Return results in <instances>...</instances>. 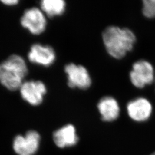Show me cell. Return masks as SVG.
I'll use <instances>...</instances> for the list:
<instances>
[{"label": "cell", "instance_id": "obj_1", "mask_svg": "<svg viewBox=\"0 0 155 155\" xmlns=\"http://www.w3.org/2000/svg\"><path fill=\"white\" fill-rule=\"evenodd\" d=\"M29 72L25 58L12 54L0 61V84L10 91H18Z\"/></svg>", "mask_w": 155, "mask_h": 155}, {"label": "cell", "instance_id": "obj_2", "mask_svg": "<svg viewBox=\"0 0 155 155\" xmlns=\"http://www.w3.org/2000/svg\"><path fill=\"white\" fill-rule=\"evenodd\" d=\"M102 39L106 50L115 59H121L133 49L136 38L127 28L109 26L102 33Z\"/></svg>", "mask_w": 155, "mask_h": 155}, {"label": "cell", "instance_id": "obj_3", "mask_svg": "<svg viewBox=\"0 0 155 155\" xmlns=\"http://www.w3.org/2000/svg\"><path fill=\"white\" fill-rule=\"evenodd\" d=\"M19 22L24 30L33 36L44 33L47 25V16L40 8L36 6L24 9Z\"/></svg>", "mask_w": 155, "mask_h": 155}, {"label": "cell", "instance_id": "obj_4", "mask_svg": "<svg viewBox=\"0 0 155 155\" xmlns=\"http://www.w3.org/2000/svg\"><path fill=\"white\" fill-rule=\"evenodd\" d=\"M18 91L22 101L28 105L38 106L43 102L47 89L41 81L26 79Z\"/></svg>", "mask_w": 155, "mask_h": 155}, {"label": "cell", "instance_id": "obj_5", "mask_svg": "<svg viewBox=\"0 0 155 155\" xmlns=\"http://www.w3.org/2000/svg\"><path fill=\"white\" fill-rule=\"evenodd\" d=\"M55 59V52L48 45L34 43L30 46L27 54V60L31 64L39 66H50Z\"/></svg>", "mask_w": 155, "mask_h": 155}, {"label": "cell", "instance_id": "obj_6", "mask_svg": "<svg viewBox=\"0 0 155 155\" xmlns=\"http://www.w3.org/2000/svg\"><path fill=\"white\" fill-rule=\"evenodd\" d=\"M131 83L136 87L143 88L154 80V69L150 62L141 60L133 64L129 74Z\"/></svg>", "mask_w": 155, "mask_h": 155}, {"label": "cell", "instance_id": "obj_7", "mask_svg": "<svg viewBox=\"0 0 155 155\" xmlns=\"http://www.w3.org/2000/svg\"><path fill=\"white\" fill-rule=\"evenodd\" d=\"M64 71L67 76L68 85L71 88L86 90L90 87L91 78L84 67L69 63L64 67Z\"/></svg>", "mask_w": 155, "mask_h": 155}, {"label": "cell", "instance_id": "obj_8", "mask_svg": "<svg viewBox=\"0 0 155 155\" xmlns=\"http://www.w3.org/2000/svg\"><path fill=\"white\" fill-rule=\"evenodd\" d=\"M40 141L39 133L29 130L25 136L18 135L13 141V149L17 155H34L39 149Z\"/></svg>", "mask_w": 155, "mask_h": 155}, {"label": "cell", "instance_id": "obj_9", "mask_svg": "<svg viewBox=\"0 0 155 155\" xmlns=\"http://www.w3.org/2000/svg\"><path fill=\"white\" fill-rule=\"evenodd\" d=\"M127 112L131 119L137 122H143L150 118L152 107L148 100L138 98L130 101L127 105Z\"/></svg>", "mask_w": 155, "mask_h": 155}, {"label": "cell", "instance_id": "obj_10", "mask_svg": "<svg viewBox=\"0 0 155 155\" xmlns=\"http://www.w3.org/2000/svg\"><path fill=\"white\" fill-rule=\"evenodd\" d=\"M53 139L57 147L63 148L76 145L79 139L75 127L68 124L56 130L53 134Z\"/></svg>", "mask_w": 155, "mask_h": 155}, {"label": "cell", "instance_id": "obj_11", "mask_svg": "<svg viewBox=\"0 0 155 155\" xmlns=\"http://www.w3.org/2000/svg\"><path fill=\"white\" fill-rule=\"evenodd\" d=\"M102 120L111 122L116 120L120 115V108L115 98L112 97H105L100 100L97 105Z\"/></svg>", "mask_w": 155, "mask_h": 155}, {"label": "cell", "instance_id": "obj_12", "mask_svg": "<svg viewBox=\"0 0 155 155\" xmlns=\"http://www.w3.org/2000/svg\"><path fill=\"white\" fill-rule=\"evenodd\" d=\"M40 8L46 16L54 17L63 14L66 3L63 0H42L40 2Z\"/></svg>", "mask_w": 155, "mask_h": 155}, {"label": "cell", "instance_id": "obj_13", "mask_svg": "<svg viewBox=\"0 0 155 155\" xmlns=\"http://www.w3.org/2000/svg\"><path fill=\"white\" fill-rule=\"evenodd\" d=\"M143 3L144 16L149 18L155 17V0H144Z\"/></svg>", "mask_w": 155, "mask_h": 155}, {"label": "cell", "instance_id": "obj_14", "mask_svg": "<svg viewBox=\"0 0 155 155\" xmlns=\"http://www.w3.org/2000/svg\"><path fill=\"white\" fill-rule=\"evenodd\" d=\"M20 0H0V2L7 7H15L21 3Z\"/></svg>", "mask_w": 155, "mask_h": 155}, {"label": "cell", "instance_id": "obj_15", "mask_svg": "<svg viewBox=\"0 0 155 155\" xmlns=\"http://www.w3.org/2000/svg\"><path fill=\"white\" fill-rule=\"evenodd\" d=\"M155 155V152H154V153H152V155Z\"/></svg>", "mask_w": 155, "mask_h": 155}]
</instances>
